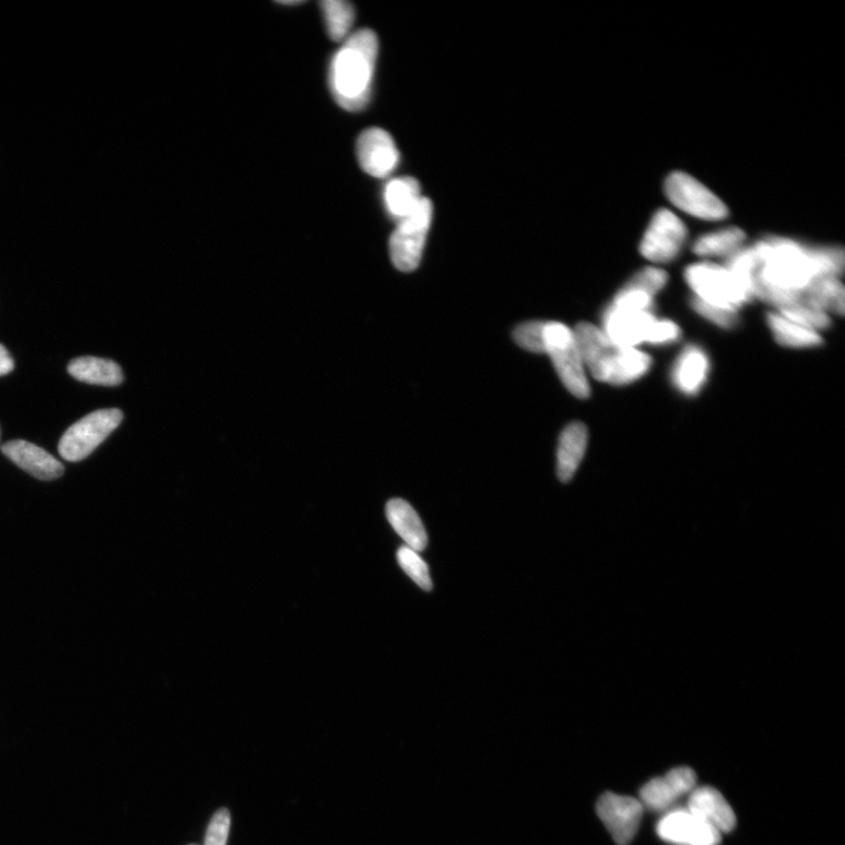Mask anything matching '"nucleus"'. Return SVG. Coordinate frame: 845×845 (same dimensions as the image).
<instances>
[{"mask_svg": "<svg viewBox=\"0 0 845 845\" xmlns=\"http://www.w3.org/2000/svg\"><path fill=\"white\" fill-rule=\"evenodd\" d=\"M397 560L403 571L413 579L421 589L431 591L433 583L426 562L420 556V552L407 547H402L397 552Z\"/></svg>", "mask_w": 845, "mask_h": 845, "instance_id": "obj_27", "label": "nucleus"}, {"mask_svg": "<svg viewBox=\"0 0 845 845\" xmlns=\"http://www.w3.org/2000/svg\"><path fill=\"white\" fill-rule=\"evenodd\" d=\"M124 415L119 409H102L75 423L61 438L58 450L65 461L80 462L120 425Z\"/></svg>", "mask_w": 845, "mask_h": 845, "instance_id": "obj_6", "label": "nucleus"}, {"mask_svg": "<svg viewBox=\"0 0 845 845\" xmlns=\"http://www.w3.org/2000/svg\"><path fill=\"white\" fill-rule=\"evenodd\" d=\"M14 370V362L3 344H0V376H6Z\"/></svg>", "mask_w": 845, "mask_h": 845, "instance_id": "obj_33", "label": "nucleus"}, {"mask_svg": "<svg viewBox=\"0 0 845 845\" xmlns=\"http://www.w3.org/2000/svg\"><path fill=\"white\" fill-rule=\"evenodd\" d=\"M589 431L584 424L574 422L562 430L557 452V473L562 483H569L587 452Z\"/></svg>", "mask_w": 845, "mask_h": 845, "instance_id": "obj_18", "label": "nucleus"}, {"mask_svg": "<svg viewBox=\"0 0 845 845\" xmlns=\"http://www.w3.org/2000/svg\"><path fill=\"white\" fill-rule=\"evenodd\" d=\"M688 237L682 220L674 212L659 209L643 234L640 253L649 263L666 265L681 254Z\"/></svg>", "mask_w": 845, "mask_h": 845, "instance_id": "obj_9", "label": "nucleus"}, {"mask_svg": "<svg viewBox=\"0 0 845 845\" xmlns=\"http://www.w3.org/2000/svg\"><path fill=\"white\" fill-rule=\"evenodd\" d=\"M230 829V814L227 809L216 813L208 826L205 845H226Z\"/></svg>", "mask_w": 845, "mask_h": 845, "instance_id": "obj_31", "label": "nucleus"}, {"mask_svg": "<svg viewBox=\"0 0 845 845\" xmlns=\"http://www.w3.org/2000/svg\"><path fill=\"white\" fill-rule=\"evenodd\" d=\"M191 845H195V844H191Z\"/></svg>", "mask_w": 845, "mask_h": 845, "instance_id": "obj_35", "label": "nucleus"}, {"mask_svg": "<svg viewBox=\"0 0 845 845\" xmlns=\"http://www.w3.org/2000/svg\"><path fill=\"white\" fill-rule=\"evenodd\" d=\"M804 298L812 307L829 314H844V287L839 278L826 277L814 282L804 292Z\"/></svg>", "mask_w": 845, "mask_h": 845, "instance_id": "obj_24", "label": "nucleus"}, {"mask_svg": "<svg viewBox=\"0 0 845 845\" xmlns=\"http://www.w3.org/2000/svg\"><path fill=\"white\" fill-rule=\"evenodd\" d=\"M546 324L547 322L531 321L519 324L513 332V340L530 353L546 354Z\"/></svg>", "mask_w": 845, "mask_h": 845, "instance_id": "obj_28", "label": "nucleus"}, {"mask_svg": "<svg viewBox=\"0 0 845 845\" xmlns=\"http://www.w3.org/2000/svg\"><path fill=\"white\" fill-rule=\"evenodd\" d=\"M281 4H284V6H299V4H302V2H284V3H281Z\"/></svg>", "mask_w": 845, "mask_h": 845, "instance_id": "obj_34", "label": "nucleus"}, {"mask_svg": "<svg viewBox=\"0 0 845 845\" xmlns=\"http://www.w3.org/2000/svg\"><path fill=\"white\" fill-rule=\"evenodd\" d=\"M421 186L414 178H397L384 188V204L387 213L397 223L413 213L422 202Z\"/></svg>", "mask_w": 845, "mask_h": 845, "instance_id": "obj_21", "label": "nucleus"}, {"mask_svg": "<svg viewBox=\"0 0 845 845\" xmlns=\"http://www.w3.org/2000/svg\"><path fill=\"white\" fill-rule=\"evenodd\" d=\"M597 813L618 845H628L639 829L642 806L633 797L605 793L598 800Z\"/></svg>", "mask_w": 845, "mask_h": 845, "instance_id": "obj_10", "label": "nucleus"}, {"mask_svg": "<svg viewBox=\"0 0 845 845\" xmlns=\"http://www.w3.org/2000/svg\"><path fill=\"white\" fill-rule=\"evenodd\" d=\"M688 286L708 305L738 312L753 297L725 266L711 263L690 265L685 271Z\"/></svg>", "mask_w": 845, "mask_h": 845, "instance_id": "obj_5", "label": "nucleus"}, {"mask_svg": "<svg viewBox=\"0 0 845 845\" xmlns=\"http://www.w3.org/2000/svg\"><path fill=\"white\" fill-rule=\"evenodd\" d=\"M546 354L569 392L580 400L588 399L591 389L574 332L560 322H547Z\"/></svg>", "mask_w": 845, "mask_h": 845, "instance_id": "obj_4", "label": "nucleus"}, {"mask_svg": "<svg viewBox=\"0 0 845 845\" xmlns=\"http://www.w3.org/2000/svg\"><path fill=\"white\" fill-rule=\"evenodd\" d=\"M432 213L431 202L423 197L416 209L399 223L390 237V257L399 271L413 272L420 266Z\"/></svg>", "mask_w": 845, "mask_h": 845, "instance_id": "obj_7", "label": "nucleus"}, {"mask_svg": "<svg viewBox=\"0 0 845 845\" xmlns=\"http://www.w3.org/2000/svg\"><path fill=\"white\" fill-rule=\"evenodd\" d=\"M690 303L692 309L700 316L723 330H733L739 322L738 312L708 305V303L697 297H692Z\"/></svg>", "mask_w": 845, "mask_h": 845, "instance_id": "obj_29", "label": "nucleus"}, {"mask_svg": "<svg viewBox=\"0 0 845 845\" xmlns=\"http://www.w3.org/2000/svg\"><path fill=\"white\" fill-rule=\"evenodd\" d=\"M665 193L669 203L684 213L705 222H723L727 206L696 178L675 171L666 179Z\"/></svg>", "mask_w": 845, "mask_h": 845, "instance_id": "obj_8", "label": "nucleus"}, {"mask_svg": "<svg viewBox=\"0 0 845 845\" xmlns=\"http://www.w3.org/2000/svg\"><path fill=\"white\" fill-rule=\"evenodd\" d=\"M379 55V39L372 30L346 38L330 68V88L345 111L357 112L370 102Z\"/></svg>", "mask_w": 845, "mask_h": 845, "instance_id": "obj_2", "label": "nucleus"}, {"mask_svg": "<svg viewBox=\"0 0 845 845\" xmlns=\"http://www.w3.org/2000/svg\"><path fill=\"white\" fill-rule=\"evenodd\" d=\"M688 812L708 823L720 833H730L736 826V817L725 797L710 787L691 792Z\"/></svg>", "mask_w": 845, "mask_h": 845, "instance_id": "obj_16", "label": "nucleus"}, {"mask_svg": "<svg viewBox=\"0 0 845 845\" xmlns=\"http://www.w3.org/2000/svg\"><path fill=\"white\" fill-rule=\"evenodd\" d=\"M710 370L709 358L698 345H688L679 355L671 380L686 396H696L707 382Z\"/></svg>", "mask_w": 845, "mask_h": 845, "instance_id": "obj_17", "label": "nucleus"}, {"mask_svg": "<svg viewBox=\"0 0 845 845\" xmlns=\"http://www.w3.org/2000/svg\"><path fill=\"white\" fill-rule=\"evenodd\" d=\"M746 233L738 227H727L704 234L692 245V252L701 257H729L744 248Z\"/></svg>", "mask_w": 845, "mask_h": 845, "instance_id": "obj_23", "label": "nucleus"}, {"mask_svg": "<svg viewBox=\"0 0 845 845\" xmlns=\"http://www.w3.org/2000/svg\"><path fill=\"white\" fill-rule=\"evenodd\" d=\"M69 374L83 383L116 386L124 381L121 367L114 361L83 356L69 364Z\"/></svg>", "mask_w": 845, "mask_h": 845, "instance_id": "obj_20", "label": "nucleus"}, {"mask_svg": "<svg viewBox=\"0 0 845 845\" xmlns=\"http://www.w3.org/2000/svg\"><path fill=\"white\" fill-rule=\"evenodd\" d=\"M659 836L680 845H718L721 833L700 817L689 812H675L664 817L658 825Z\"/></svg>", "mask_w": 845, "mask_h": 845, "instance_id": "obj_13", "label": "nucleus"}, {"mask_svg": "<svg viewBox=\"0 0 845 845\" xmlns=\"http://www.w3.org/2000/svg\"><path fill=\"white\" fill-rule=\"evenodd\" d=\"M766 320L775 341L786 348H815L823 343L817 332L802 327L782 314L770 312Z\"/></svg>", "mask_w": 845, "mask_h": 845, "instance_id": "obj_22", "label": "nucleus"}, {"mask_svg": "<svg viewBox=\"0 0 845 845\" xmlns=\"http://www.w3.org/2000/svg\"><path fill=\"white\" fill-rule=\"evenodd\" d=\"M656 320L652 312L628 311L611 305L602 315V332L621 348H637L646 343Z\"/></svg>", "mask_w": 845, "mask_h": 845, "instance_id": "obj_12", "label": "nucleus"}, {"mask_svg": "<svg viewBox=\"0 0 845 845\" xmlns=\"http://www.w3.org/2000/svg\"><path fill=\"white\" fill-rule=\"evenodd\" d=\"M777 313L799 324V326L817 333L832 326L829 314L812 307L805 301L796 302L794 305L779 309Z\"/></svg>", "mask_w": 845, "mask_h": 845, "instance_id": "obj_26", "label": "nucleus"}, {"mask_svg": "<svg viewBox=\"0 0 845 845\" xmlns=\"http://www.w3.org/2000/svg\"><path fill=\"white\" fill-rule=\"evenodd\" d=\"M573 332L584 367L599 382L627 385L651 370V356L637 348H621L592 323L581 322Z\"/></svg>", "mask_w": 845, "mask_h": 845, "instance_id": "obj_3", "label": "nucleus"}, {"mask_svg": "<svg viewBox=\"0 0 845 845\" xmlns=\"http://www.w3.org/2000/svg\"><path fill=\"white\" fill-rule=\"evenodd\" d=\"M667 282L668 275L664 269L646 267L638 272L626 285L656 297L666 287Z\"/></svg>", "mask_w": 845, "mask_h": 845, "instance_id": "obj_30", "label": "nucleus"}, {"mask_svg": "<svg viewBox=\"0 0 845 845\" xmlns=\"http://www.w3.org/2000/svg\"><path fill=\"white\" fill-rule=\"evenodd\" d=\"M356 154L366 175L379 179L392 175L400 163V151L393 137L377 127L366 129L360 136Z\"/></svg>", "mask_w": 845, "mask_h": 845, "instance_id": "obj_11", "label": "nucleus"}, {"mask_svg": "<svg viewBox=\"0 0 845 845\" xmlns=\"http://www.w3.org/2000/svg\"><path fill=\"white\" fill-rule=\"evenodd\" d=\"M389 523L404 540L405 547L416 552L424 551L428 546V534L419 513L407 502L395 498L386 505Z\"/></svg>", "mask_w": 845, "mask_h": 845, "instance_id": "obj_19", "label": "nucleus"}, {"mask_svg": "<svg viewBox=\"0 0 845 845\" xmlns=\"http://www.w3.org/2000/svg\"><path fill=\"white\" fill-rule=\"evenodd\" d=\"M757 259L755 297L772 293L798 294L815 281L839 278L844 271L842 248H810L784 237H768L753 247Z\"/></svg>", "mask_w": 845, "mask_h": 845, "instance_id": "obj_1", "label": "nucleus"}, {"mask_svg": "<svg viewBox=\"0 0 845 845\" xmlns=\"http://www.w3.org/2000/svg\"><path fill=\"white\" fill-rule=\"evenodd\" d=\"M321 9L330 37L335 41L348 38L355 20V9L343 0H324Z\"/></svg>", "mask_w": 845, "mask_h": 845, "instance_id": "obj_25", "label": "nucleus"}, {"mask_svg": "<svg viewBox=\"0 0 845 845\" xmlns=\"http://www.w3.org/2000/svg\"><path fill=\"white\" fill-rule=\"evenodd\" d=\"M681 336L678 324L669 320H656L646 343L652 345H666L676 343Z\"/></svg>", "mask_w": 845, "mask_h": 845, "instance_id": "obj_32", "label": "nucleus"}, {"mask_svg": "<svg viewBox=\"0 0 845 845\" xmlns=\"http://www.w3.org/2000/svg\"><path fill=\"white\" fill-rule=\"evenodd\" d=\"M6 456L16 465L40 481H53L65 472L63 465L52 454L27 441H11L2 448Z\"/></svg>", "mask_w": 845, "mask_h": 845, "instance_id": "obj_15", "label": "nucleus"}, {"mask_svg": "<svg viewBox=\"0 0 845 845\" xmlns=\"http://www.w3.org/2000/svg\"><path fill=\"white\" fill-rule=\"evenodd\" d=\"M697 775L690 768L670 770L665 777L655 778L640 790L643 804L655 810H662L675 804L680 796L695 790Z\"/></svg>", "mask_w": 845, "mask_h": 845, "instance_id": "obj_14", "label": "nucleus"}]
</instances>
